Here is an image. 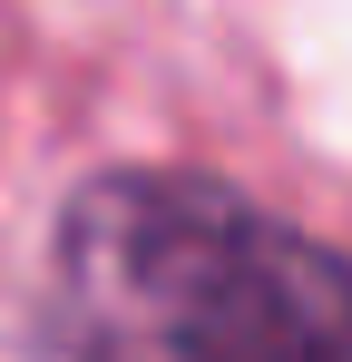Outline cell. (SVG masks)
<instances>
[{"mask_svg": "<svg viewBox=\"0 0 352 362\" xmlns=\"http://www.w3.org/2000/svg\"><path fill=\"white\" fill-rule=\"evenodd\" d=\"M69 362H352V264L206 177H98L59 206Z\"/></svg>", "mask_w": 352, "mask_h": 362, "instance_id": "1", "label": "cell"}]
</instances>
